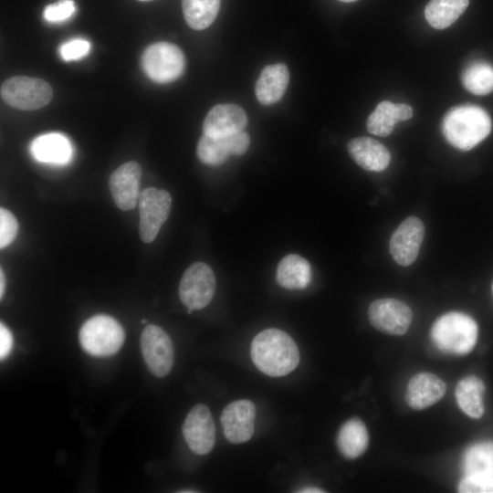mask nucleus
<instances>
[{
    "label": "nucleus",
    "mask_w": 493,
    "mask_h": 493,
    "mask_svg": "<svg viewBox=\"0 0 493 493\" xmlns=\"http://www.w3.org/2000/svg\"><path fill=\"white\" fill-rule=\"evenodd\" d=\"M250 355L264 374L281 377L294 371L299 362V351L294 340L278 329H266L252 341Z\"/></svg>",
    "instance_id": "obj_1"
},
{
    "label": "nucleus",
    "mask_w": 493,
    "mask_h": 493,
    "mask_svg": "<svg viewBox=\"0 0 493 493\" xmlns=\"http://www.w3.org/2000/svg\"><path fill=\"white\" fill-rule=\"evenodd\" d=\"M90 50V43L82 38H76L64 43L60 47V55L65 61L78 60L85 57Z\"/></svg>",
    "instance_id": "obj_31"
},
{
    "label": "nucleus",
    "mask_w": 493,
    "mask_h": 493,
    "mask_svg": "<svg viewBox=\"0 0 493 493\" xmlns=\"http://www.w3.org/2000/svg\"><path fill=\"white\" fill-rule=\"evenodd\" d=\"M74 12L75 4L72 0H60L46 6L43 16L47 21L60 22L70 17Z\"/></svg>",
    "instance_id": "obj_30"
},
{
    "label": "nucleus",
    "mask_w": 493,
    "mask_h": 493,
    "mask_svg": "<svg viewBox=\"0 0 493 493\" xmlns=\"http://www.w3.org/2000/svg\"><path fill=\"white\" fill-rule=\"evenodd\" d=\"M79 340L87 353L96 357H108L121 348L125 331L114 318L96 315L83 323L79 332Z\"/></svg>",
    "instance_id": "obj_4"
},
{
    "label": "nucleus",
    "mask_w": 493,
    "mask_h": 493,
    "mask_svg": "<svg viewBox=\"0 0 493 493\" xmlns=\"http://www.w3.org/2000/svg\"><path fill=\"white\" fill-rule=\"evenodd\" d=\"M215 292V276L213 269L204 262L189 266L179 284V297L190 310L206 307Z\"/></svg>",
    "instance_id": "obj_7"
},
{
    "label": "nucleus",
    "mask_w": 493,
    "mask_h": 493,
    "mask_svg": "<svg viewBox=\"0 0 493 493\" xmlns=\"http://www.w3.org/2000/svg\"><path fill=\"white\" fill-rule=\"evenodd\" d=\"M492 294H493V283H492Z\"/></svg>",
    "instance_id": "obj_38"
},
{
    "label": "nucleus",
    "mask_w": 493,
    "mask_h": 493,
    "mask_svg": "<svg viewBox=\"0 0 493 493\" xmlns=\"http://www.w3.org/2000/svg\"><path fill=\"white\" fill-rule=\"evenodd\" d=\"M250 144V138L245 131L226 137L202 135L196 147L199 160L209 166L223 164L230 155L244 154Z\"/></svg>",
    "instance_id": "obj_12"
},
{
    "label": "nucleus",
    "mask_w": 493,
    "mask_h": 493,
    "mask_svg": "<svg viewBox=\"0 0 493 493\" xmlns=\"http://www.w3.org/2000/svg\"><path fill=\"white\" fill-rule=\"evenodd\" d=\"M461 79L464 87L472 94L487 95L493 91V66L488 62L470 63Z\"/></svg>",
    "instance_id": "obj_28"
},
{
    "label": "nucleus",
    "mask_w": 493,
    "mask_h": 493,
    "mask_svg": "<svg viewBox=\"0 0 493 493\" xmlns=\"http://www.w3.org/2000/svg\"><path fill=\"white\" fill-rule=\"evenodd\" d=\"M18 223L16 216L7 209L0 208V248L11 244L17 235Z\"/></svg>",
    "instance_id": "obj_29"
},
{
    "label": "nucleus",
    "mask_w": 493,
    "mask_h": 493,
    "mask_svg": "<svg viewBox=\"0 0 493 493\" xmlns=\"http://www.w3.org/2000/svg\"><path fill=\"white\" fill-rule=\"evenodd\" d=\"M425 236L423 222L416 216L404 219L393 233L389 250L393 260L407 267L417 257Z\"/></svg>",
    "instance_id": "obj_13"
},
{
    "label": "nucleus",
    "mask_w": 493,
    "mask_h": 493,
    "mask_svg": "<svg viewBox=\"0 0 493 493\" xmlns=\"http://www.w3.org/2000/svg\"><path fill=\"white\" fill-rule=\"evenodd\" d=\"M5 279L3 269H0V298H3L5 292Z\"/></svg>",
    "instance_id": "obj_34"
},
{
    "label": "nucleus",
    "mask_w": 493,
    "mask_h": 493,
    "mask_svg": "<svg viewBox=\"0 0 493 493\" xmlns=\"http://www.w3.org/2000/svg\"><path fill=\"white\" fill-rule=\"evenodd\" d=\"M488 112L476 105L451 109L445 116L442 131L446 140L455 148L468 151L481 142L491 131Z\"/></svg>",
    "instance_id": "obj_2"
},
{
    "label": "nucleus",
    "mask_w": 493,
    "mask_h": 493,
    "mask_svg": "<svg viewBox=\"0 0 493 493\" xmlns=\"http://www.w3.org/2000/svg\"><path fill=\"white\" fill-rule=\"evenodd\" d=\"M255 416V404L249 400L228 404L220 416L225 437L233 444L248 441L254 434Z\"/></svg>",
    "instance_id": "obj_14"
},
{
    "label": "nucleus",
    "mask_w": 493,
    "mask_h": 493,
    "mask_svg": "<svg viewBox=\"0 0 493 493\" xmlns=\"http://www.w3.org/2000/svg\"><path fill=\"white\" fill-rule=\"evenodd\" d=\"M299 492L314 493V492H324V491L318 488L309 487V488H304L301 490H299Z\"/></svg>",
    "instance_id": "obj_35"
},
{
    "label": "nucleus",
    "mask_w": 493,
    "mask_h": 493,
    "mask_svg": "<svg viewBox=\"0 0 493 493\" xmlns=\"http://www.w3.org/2000/svg\"><path fill=\"white\" fill-rule=\"evenodd\" d=\"M341 2H344V3H351V2H354L356 0H339Z\"/></svg>",
    "instance_id": "obj_36"
},
{
    "label": "nucleus",
    "mask_w": 493,
    "mask_h": 493,
    "mask_svg": "<svg viewBox=\"0 0 493 493\" xmlns=\"http://www.w3.org/2000/svg\"><path fill=\"white\" fill-rule=\"evenodd\" d=\"M289 73L286 65L278 63L265 67L257 79L255 93L263 105H271L280 100L288 88Z\"/></svg>",
    "instance_id": "obj_19"
},
{
    "label": "nucleus",
    "mask_w": 493,
    "mask_h": 493,
    "mask_svg": "<svg viewBox=\"0 0 493 493\" xmlns=\"http://www.w3.org/2000/svg\"><path fill=\"white\" fill-rule=\"evenodd\" d=\"M141 349L145 363L156 377L166 376L173 368V345L169 335L159 326L145 327L141 335Z\"/></svg>",
    "instance_id": "obj_9"
},
{
    "label": "nucleus",
    "mask_w": 493,
    "mask_h": 493,
    "mask_svg": "<svg viewBox=\"0 0 493 493\" xmlns=\"http://www.w3.org/2000/svg\"><path fill=\"white\" fill-rule=\"evenodd\" d=\"M348 152L362 168L371 172L385 170L391 161L389 150L370 137L351 139L347 144Z\"/></svg>",
    "instance_id": "obj_18"
},
{
    "label": "nucleus",
    "mask_w": 493,
    "mask_h": 493,
    "mask_svg": "<svg viewBox=\"0 0 493 493\" xmlns=\"http://www.w3.org/2000/svg\"><path fill=\"white\" fill-rule=\"evenodd\" d=\"M2 100L9 106L22 110H36L47 105L52 97L51 86L38 78L16 76L1 85Z\"/></svg>",
    "instance_id": "obj_6"
},
{
    "label": "nucleus",
    "mask_w": 493,
    "mask_h": 493,
    "mask_svg": "<svg viewBox=\"0 0 493 493\" xmlns=\"http://www.w3.org/2000/svg\"><path fill=\"white\" fill-rule=\"evenodd\" d=\"M445 382L431 372H419L408 383L405 401L414 410L425 409L437 403L445 394Z\"/></svg>",
    "instance_id": "obj_17"
},
{
    "label": "nucleus",
    "mask_w": 493,
    "mask_h": 493,
    "mask_svg": "<svg viewBox=\"0 0 493 493\" xmlns=\"http://www.w3.org/2000/svg\"><path fill=\"white\" fill-rule=\"evenodd\" d=\"M433 343L447 354L466 355L476 345L477 325L468 315L451 311L435 320L430 330Z\"/></svg>",
    "instance_id": "obj_3"
},
{
    "label": "nucleus",
    "mask_w": 493,
    "mask_h": 493,
    "mask_svg": "<svg viewBox=\"0 0 493 493\" xmlns=\"http://www.w3.org/2000/svg\"><path fill=\"white\" fill-rule=\"evenodd\" d=\"M368 318L376 330L390 335H403L411 325L413 312L399 299H379L370 304Z\"/></svg>",
    "instance_id": "obj_10"
},
{
    "label": "nucleus",
    "mask_w": 493,
    "mask_h": 493,
    "mask_svg": "<svg viewBox=\"0 0 493 493\" xmlns=\"http://www.w3.org/2000/svg\"><path fill=\"white\" fill-rule=\"evenodd\" d=\"M138 204L140 236L142 242L151 243L169 215L172 197L163 189L149 187L141 192Z\"/></svg>",
    "instance_id": "obj_8"
},
{
    "label": "nucleus",
    "mask_w": 493,
    "mask_h": 493,
    "mask_svg": "<svg viewBox=\"0 0 493 493\" xmlns=\"http://www.w3.org/2000/svg\"><path fill=\"white\" fill-rule=\"evenodd\" d=\"M31 153L38 162L63 164L72 154L68 139L60 133H47L37 137L31 144Z\"/></svg>",
    "instance_id": "obj_21"
},
{
    "label": "nucleus",
    "mask_w": 493,
    "mask_h": 493,
    "mask_svg": "<svg viewBox=\"0 0 493 493\" xmlns=\"http://www.w3.org/2000/svg\"><path fill=\"white\" fill-rule=\"evenodd\" d=\"M469 0H430L425 8L428 24L445 29L454 24L468 6Z\"/></svg>",
    "instance_id": "obj_26"
},
{
    "label": "nucleus",
    "mask_w": 493,
    "mask_h": 493,
    "mask_svg": "<svg viewBox=\"0 0 493 493\" xmlns=\"http://www.w3.org/2000/svg\"><path fill=\"white\" fill-rule=\"evenodd\" d=\"M465 475L493 481V442L485 441L468 447L463 457Z\"/></svg>",
    "instance_id": "obj_25"
},
{
    "label": "nucleus",
    "mask_w": 493,
    "mask_h": 493,
    "mask_svg": "<svg viewBox=\"0 0 493 493\" xmlns=\"http://www.w3.org/2000/svg\"><path fill=\"white\" fill-rule=\"evenodd\" d=\"M144 73L152 81L160 84L178 79L185 69V58L176 45L157 42L149 46L142 57Z\"/></svg>",
    "instance_id": "obj_5"
},
{
    "label": "nucleus",
    "mask_w": 493,
    "mask_h": 493,
    "mask_svg": "<svg viewBox=\"0 0 493 493\" xmlns=\"http://www.w3.org/2000/svg\"><path fill=\"white\" fill-rule=\"evenodd\" d=\"M336 444L340 453L348 459L362 456L369 444L364 423L356 417L346 421L338 432Z\"/></svg>",
    "instance_id": "obj_23"
},
{
    "label": "nucleus",
    "mask_w": 493,
    "mask_h": 493,
    "mask_svg": "<svg viewBox=\"0 0 493 493\" xmlns=\"http://www.w3.org/2000/svg\"><path fill=\"white\" fill-rule=\"evenodd\" d=\"M189 448L197 455L208 454L215 443V427L209 408L198 404L187 414L182 427Z\"/></svg>",
    "instance_id": "obj_11"
},
{
    "label": "nucleus",
    "mask_w": 493,
    "mask_h": 493,
    "mask_svg": "<svg viewBox=\"0 0 493 493\" xmlns=\"http://www.w3.org/2000/svg\"><path fill=\"white\" fill-rule=\"evenodd\" d=\"M413 116V109L408 104H394L388 100L380 102L369 115L366 127L370 133L381 137L390 135L398 121H404Z\"/></svg>",
    "instance_id": "obj_20"
},
{
    "label": "nucleus",
    "mask_w": 493,
    "mask_h": 493,
    "mask_svg": "<svg viewBox=\"0 0 493 493\" xmlns=\"http://www.w3.org/2000/svg\"><path fill=\"white\" fill-rule=\"evenodd\" d=\"M457 489L461 493H493V481L465 475L460 480Z\"/></svg>",
    "instance_id": "obj_32"
},
{
    "label": "nucleus",
    "mask_w": 493,
    "mask_h": 493,
    "mask_svg": "<svg viewBox=\"0 0 493 493\" xmlns=\"http://www.w3.org/2000/svg\"><path fill=\"white\" fill-rule=\"evenodd\" d=\"M485 385L481 379L469 375L459 380L455 395L459 408L471 418H480L484 414L483 396Z\"/></svg>",
    "instance_id": "obj_24"
},
{
    "label": "nucleus",
    "mask_w": 493,
    "mask_h": 493,
    "mask_svg": "<svg viewBox=\"0 0 493 493\" xmlns=\"http://www.w3.org/2000/svg\"><path fill=\"white\" fill-rule=\"evenodd\" d=\"M142 169L138 163L128 162L110 176L109 187L116 205L123 211L133 209L139 202Z\"/></svg>",
    "instance_id": "obj_15"
},
{
    "label": "nucleus",
    "mask_w": 493,
    "mask_h": 493,
    "mask_svg": "<svg viewBox=\"0 0 493 493\" xmlns=\"http://www.w3.org/2000/svg\"><path fill=\"white\" fill-rule=\"evenodd\" d=\"M312 271L308 260L290 254L278 265L276 279L278 285L287 289H304L311 281Z\"/></svg>",
    "instance_id": "obj_22"
},
{
    "label": "nucleus",
    "mask_w": 493,
    "mask_h": 493,
    "mask_svg": "<svg viewBox=\"0 0 493 493\" xmlns=\"http://www.w3.org/2000/svg\"><path fill=\"white\" fill-rule=\"evenodd\" d=\"M247 124L245 110L236 104H218L211 109L203 123V134L226 137L243 131Z\"/></svg>",
    "instance_id": "obj_16"
},
{
    "label": "nucleus",
    "mask_w": 493,
    "mask_h": 493,
    "mask_svg": "<svg viewBox=\"0 0 493 493\" xmlns=\"http://www.w3.org/2000/svg\"><path fill=\"white\" fill-rule=\"evenodd\" d=\"M142 323L145 324V323H146V320H142Z\"/></svg>",
    "instance_id": "obj_37"
},
{
    "label": "nucleus",
    "mask_w": 493,
    "mask_h": 493,
    "mask_svg": "<svg viewBox=\"0 0 493 493\" xmlns=\"http://www.w3.org/2000/svg\"><path fill=\"white\" fill-rule=\"evenodd\" d=\"M13 346V337L9 330L4 325L0 324V358L5 359L10 353Z\"/></svg>",
    "instance_id": "obj_33"
},
{
    "label": "nucleus",
    "mask_w": 493,
    "mask_h": 493,
    "mask_svg": "<svg viewBox=\"0 0 493 493\" xmlns=\"http://www.w3.org/2000/svg\"><path fill=\"white\" fill-rule=\"evenodd\" d=\"M220 2L221 0H182L185 22L194 30L208 27L218 14Z\"/></svg>",
    "instance_id": "obj_27"
}]
</instances>
